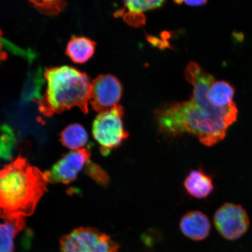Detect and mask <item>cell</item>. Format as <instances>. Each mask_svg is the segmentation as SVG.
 <instances>
[{"instance_id": "1", "label": "cell", "mask_w": 252, "mask_h": 252, "mask_svg": "<svg viewBox=\"0 0 252 252\" xmlns=\"http://www.w3.org/2000/svg\"><path fill=\"white\" fill-rule=\"evenodd\" d=\"M48 183L45 172L18 156L0 169V217L7 220L32 215Z\"/></svg>"}, {"instance_id": "2", "label": "cell", "mask_w": 252, "mask_h": 252, "mask_svg": "<svg viewBox=\"0 0 252 252\" xmlns=\"http://www.w3.org/2000/svg\"><path fill=\"white\" fill-rule=\"evenodd\" d=\"M159 130L176 136L189 134L206 146H213L224 139L231 122L208 114L191 100L176 103L160 108L156 113Z\"/></svg>"}, {"instance_id": "3", "label": "cell", "mask_w": 252, "mask_h": 252, "mask_svg": "<svg viewBox=\"0 0 252 252\" xmlns=\"http://www.w3.org/2000/svg\"><path fill=\"white\" fill-rule=\"evenodd\" d=\"M47 88L37 102L39 112L46 117L78 107L88 112L92 82L85 72L62 66L47 68L44 73Z\"/></svg>"}, {"instance_id": "4", "label": "cell", "mask_w": 252, "mask_h": 252, "mask_svg": "<svg viewBox=\"0 0 252 252\" xmlns=\"http://www.w3.org/2000/svg\"><path fill=\"white\" fill-rule=\"evenodd\" d=\"M185 77L193 86L191 101L214 117L228 120L235 123L237 120L238 110L235 102L226 108H218L210 102L208 94L214 82L213 75L207 73L194 62L189 63L185 71Z\"/></svg>"}, {"instance_id": "5", "label": "cell", "mask_w": 252, "mask_h": 252, "mask_svg": "<svg viewBox=\"0 0 252 252\" xmlns=\"http://www.w3.org/2000/svg\"><path fill=\"white\" fill-rule=\"evenodd\" d=\"M124 109L116 105L112 109L99 113L93 125V136L99 145L102 155L108 156L127 139L128 134L123 122Z\"/></svg>"}, {"instance_id": "6", "label": "cell", "mask_w": 252, "mask_h": 252, "mask_svg": "<svg viewBox=\"0 0 252 252\" xmlns=\"http://www.w3.org/2000/svg\"><path fill=\"white\" fill-rule=\"evenodd\" d=\"M121 245L109 235L93 227H79L63 235L61 252H118Z\"/></svg>"}, {"instance_id": "7", "label": "cell", "mask_w": 252, "mask_h": 252, "mask_svg": "<svg viewBox=\"0 0 252 252\" xmlns=\"http://www.w3.org/2000/svg\"><path fill=\"white\" fill-rule=\"evenodd\" d=\"M214 224L223 238L235 241L248 231L250 221L247 211L240 205L225 203L216 211Z\"/></svg>"}, {"instance_id": "8", "label": "cell", "mask_w": 252, "mask_h": 252, "mask_svg": "<svg viewBox=\"0 0 252 252\" xmlns=\"http://www.w3.org/2000/svg\"><path fill=\"white\" fill-rule=\"evenodd\" d=\"M122 94L123 87L117 78L110 74L99 75L93 82L90 102L100 113L117 105Z\"/></svg>"}, {"instance_id": "9", "label": "cell", "mask_w": 252, "mask_h": 252, "mask_svg": "<svg viewBox=\"0 0 252 252\" xmlns=\"http://www.w3.org/2000/svg\"><path fill=\"white\" fill-rule=\"evenodd\" d=\"M91 154L89 149H82L65 154L50 171L45 172L47 181L68 184L75 181Z\"/></svg>"}, {"instance_id": "10", "label": "cell", "mask_w": 252, "mask_h": 252, "mask_svg": "<svg viewBox=\"0 0 252 252\" xmlns=\"http://www.w3.org/2000/svg\"><path fill=\"white\" fill-rule=\"evenodd\" d=\"M179 228L186 237L192 241H201L209 236L211 223L206 214L200 211H191L182 217Z\"/></svg>"}, {"instance_id": "11", "label": "cell", "mask_w": 252, "mask_h": 252, "mask_svg": "<svg viewBox=\"0 0 252 252\" xmlns=\"http://www.w3.org/2000/svg\"><path fill=\"white\" fill-rule=\"evenodd\" d=\"M184 185L190 196L199 199L209 196L214 190L212 178L201 169L194 170L189 173Z\"/></svg>"}, {"instance_id": "12", "label": "cell", "mask_w": 252, "mask_h": 252, "mask_svg": "<svg viewBox=\"0 0 252 252\" xmlns=\"http://www.w3.org/2000/svg\"><path fill=\"white\" fill-rule=\"evenodd\" d=\"M95 47V42L87 37L73 36L66 47L65 53L71 61L83 64L92 58Z\"/></svg>"}, {"instance_id": "13", "label": "cell", "mask_w": 252, "mask_h": 252, "mask_svg": "<svg viewBox=\"0 0 252 252\" xmlns=\"http://www.w3.org/2000/svg\"><path fill=\"white\" fill-rule=\"evenodd\" d=\"M45 77H43L40 68L30 70L25 80L21 94L22 103L26 104L30 102H39L42 98V90Z\"/></svg>"}, {"instance_id": "14", "label": "cell", "mask_w": 252, "mask_h": 252, "mask_svg": "<svg viewBox=\"0 0 252 252\" xmlns=\"http://www.w3.org/2000/svg\"><path fill=\"white\" fill-rule=\"evenodd\" d=\"M25 225L26 219L7 220L0 223V252H14V239Z\"/></svg>"}, {"instance_id": "15", "label": "cell", "mask_w": 252, "mask_h": 252, "mask_svg": "<svg viewBox=\"0 0 252 252\" xmlns=\"http://www.w3.org/2000/svg\"><path fill=\"white\" fill-rule=\"evenodd\" d=\"M235 90L225 81H214L208 94L210 102L218 108H226L234 103Z\"/></svg>"}, {"instance_id": "16", "label": "cell", "mask_w": 252, "mask_h": 252, "mask_svg": "<svg viewBox=\"0 0 252 252\" xmlns=\"http://www.w3.org/2000/svg\"><path fill=\"white\" fill-rule=\"evenodd\" d=\"M61 141L63 146L68 149L79 150L87 144L88 135L83 126L71 124L61 132Z\"/></svg>"}, {"instance_id": "17", "label": "cell", "mask_w": 252, "mask_h": 252, "mask_svg": "<svg viewBox=\"0 0 252 252\" xmlns=\"http://www.w3.org/2000/svg\"><path fill=\"white\" fill-rule=\"evenodd\" d=\"M14 131L7 125L0 127V159L9 160L12 158L16 144Z\"/></svg>"}, {"instance_id": "18", "label": "cell", "mask_w": 252, "mask_h": 252, "mask_svg": "<svg viewBox=\"0 0 252 252\" xmlns=\"http://www.w3.org/2000/svg\"><path fill=\"white\" fill-rule=\"evenodd\" d=\"M37 10L47 15L61 13L65 8V0H28Z\"/></svg>"}, {"instance_id": "19", "label": "cell", "mask_w": 252, "mask_h": 252, "mask_svg": "<svg viewBox=\"0 0 252 252\" xmlns=\"http://www.w3.org/2000/svg\"><path fill=\"white\" fill-rule=\"evenodd\" d=\"M131 13L140 14L143 12L159 8L165 0H123Z\"/></svg>"}, {"instance_id": "20", "label": "cell", "mask_w": 252, "mask_h": 252, "mask_svg": "<svg viewBox=\"0 0 252 252\" xmlns=\"http://www.w3.org/2000/svg\"><path fill=\"white\" fill-rule=\"evenodd\" d=\"M86 172L88 175L92 178L94 181L102 186L108 185L109 177L104 170L95 163L88 162Z\"/></svg>"}, {"instance_id": "21", "label": "cell", "mask_w": 252, "mask_h": 252, "mask_svg": "<svg viewBox=\"0 0 252 252\" xmlns=\"http://www.w3.org/2000/svg\"><path fill=\"white\" fill-rule=\"evenodd\" d=\"M207 0H174V2L178 4H184L193 6V7H198L206 4Z\"/></svg>"}, {"instance_id": "22", "label": "cell", "mask_w": 252, "mask_h": 252, "mask_svg": "<svg viewBox=\"0 0 252 252\" xmlns=\"http://www.w3.org/2000/svg\"><path fill=\"white\" fill-rule=\"evenodd\" d=\"M4 39L2 38V32L0 30V64L2 62L7 59L8 55L3 48L2 44L4 43Z\"/></svg>"}]
</instances>
